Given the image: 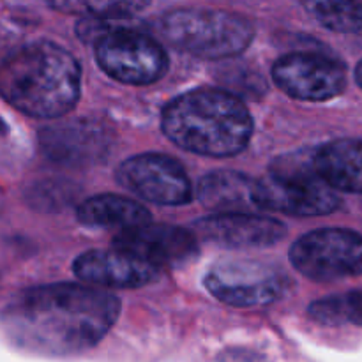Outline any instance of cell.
Segmentation results:
<instances>
[{
  "label": "cell",
  "instance_id": "4fadbf2b",
  "mask_svg": "<svg viewBox=\"0 0 362 362\" xmlns=\"http://www.w3.org/2000/svg\"><path fill=\"white\" fill-rule=\"evenodd\" d=\"M193 230L205 243L223 247H269L286 235L281 221L250 212H218L198 219Z\"/></svg>",
  "mask_w": 362,
  "mask_h": 362
},
{
  "label": "cell",
  "instance_id": "2e32d148",
  "mask_svg": "<svg viewBox=\"0 0 362 362\" xmlns=\"http://www.w3.org/2000/svg\"><path fill=\"white\" fill-rule=\"evenodd\" d=\"M257 180L246 173L212 172L205 175L197 186V197L205 207L216 212H247L255 204Z\"/></svg>",
  "mask_w": 362,
  "mask_h": 362
},
{
  "label": "cell",
  "instance_id": "ac0fdd59",
  "mask_svg": "<svg viewBox=\"0 0 362 362\" xmlns=\"http://www.w3.org/2000/svg\"><path fill=\"white\" fill-rule=\"evenodd\" d=\"M48 4L53 9L83 18L127 20L144 11L151 0H48Z\"/></svg>",
  "mask_w": 362,
  "mask_h": 362
},
{
  "label": "cell",
  "instance_id": "d6986e66",
  "mask_svg": "<svg viewBox=\"0 0 362 362\" xmlns=\"http://www.w3.org/2000/svg\"><path fill=\"white\" fill-rule=\"evenodd\" d=\"M308 313L322 325L352 324L362 327V290L315 300Z\"/></svg>",
  "mask_w": 362,
  "mask_h": 362
},
{
  "label": "cell",
  "instance_id": "44dd1931",
  "mask_svg": "<svg viewBox=\"0 0 362 362\" xmlns=\"http://www.w3.org/2000/svg\"><path fill=\"white\" fill-rule=\"evenodd\" d=\"M73 198V186L67 182H39L27 193V200L39 211H59Z\"/></svg>",
  "mask_w": 362,
  "mask_h": 362
},
{
  "label": "cell",
  "instance_id": "8992f818",
  "mask_svg": "<svg viewBox=\"0 0 362 362\" xmlns=\"http://www.w3.org/2000/svg\"><path fill=\"white\" fill-rule=\"evenodd\" d=\"M276 166L271 175L257 180L255 204L258 209L283 212L297 218H317L332 214L341 200L331 184L317 173L311 156L310 165Z\"/></svg>",
  "mask_w": 362,
  "mask_h": 362
},
{
  "label": "cell",
  "instance_id": "ba28073f",
  "mask_svg": "<svg viewBox=\"0 0 362 362\" xmlns=\"http://www.w3.org/2000/svg\"><path fill=\"white\" fill-rule=\"evenodd\" d=\"M205 288L212 297L233 308H262L281 299L290 281L279 269L260 262L228 260L205 274Z\"/></svg>",
  "mask_w": 362,
  "mask_h": 362
},
{
  "label": "cell",
  "instance_id": "277c9868",
  "mask_svg": "<svg viewBox=\"0 0 362 362\" xmlns=\"http://www.w3.org/2000/svg\"><path fill=\"white\" fill-rule=\"evenodd\" d=\"M129 20L83 18L76 30L81 41L94 42L103 73L120 83L152 85L168 73L170 59L161 42L129 25Z\"/></svg>",
  "mask_w": 362,
  "mask_h": 362
},
{
  "label": "cell",
  "instance_id": "5bb4252c",
  "mask_svg": "<svg viewBox=\"0 0 362 362\" xmlns=\"http://www.w3.org/2000/svg\"><path fill=\"white\" fill-rule=\"evenodd\" d=\"M41 147L49 159L64 165H90L106 154L110 136L98 122L71 120L39 133Z\"/></svg>",
  "mask_w": 362,
  "mask_h": 362
},
{
  "label": "cell",
  "instance_id": "7402d4cb",
  "mask_svg": "<svg viewBox=\"0 0 362 362\" xmlns=\"http://www.w3.org/2000/svg\"><path fill=\"white\" fill-rule=\"evenodd\" d=\"M225 362H257V356L247 352H228L225 354Z\"/></svg>",
  "mask_w": 362,
  "mask_h": 362
},
{
  "label": "cell",
  "instance_id": "3957f363",
  "mask_svg": "<svg viewBox=\"0 0 362 362\" xmlns=\"http://www.w3.org/2000/svg\"><path fill=\"white\" fill-rule=\"evenodd\" d=\"M161 129L184 151L209 158H232L250 144L253 117L232 92L194 88L165 106Z\"/></svg>",
  "mask_w": 362,
  "mask_h": 362
},
{
  "label": "cell",
  "instance_id": "8fae6325",
  "mask_svg": "<svg viewBox=\"0 0 362 362\" xmlns=\"http://www.w3.org/2000/svg\"><path fill=\"white\" fill-rule=\"evenodd\" d=\"M113 247L131 251L161 267H182L198 257L197 235L180 226L147 225L122 230L112 240Z\"/></svg>",
  "mask_w": 362,
  "mask_h": 362
},
{
  "label": "cell",
  "instance_id": "5b68a950",
  "mask_svg": "<svg viewBox=\"0 0 362 362\" xmlns=\"http://www.w3.org/2000/svg\"><path fill=\"white\" fill-rule=\"evenodd\" d=\"M161 35L180 52L219 60L243 53L253 42L251 20L218 9H177L159 21Z\"/></svg>",
  "mask_w": 362,
  "mask_h": 362
},
{
  "label": "cell",
  "instance_id": "9c48e42d",
  "mask_svg": "<svg viewBox=\"0 0 362 362\" xmlns=\"http://www.w3.org/2000/svg\"><path fill=\"white\" fill-rule=\"evenodd\" d=\"M117 180L131 193L158 205H184L193 198V186L177 159L165 154H138L120 163Z\"/></svg>",
  "mask_w": 362,
  "mask_h": 362
},
{
  "label": "cell",
  "instance_id": "603a6c76",
  "mask_svg": "<svg viewBox=\"0 0 362 362\" xmlns=\"http://www.w3.org/2000/svg\"><path fill=\"white\" fill-rule=\"evenodd\" d=\"M356 80H357V83H359V87L362 88V60L357 64V67H356Z\"/></svg>",
  "mask_w": 362,
  "mask_h": 362
},
{
  "label": "cell",
  "instance_id": "7c38bea8",
  "mask_svg": "<svg viewBox=\"0 0 362 362\" xmlns=\"http://www.w3.org/2000/svg\"><path fill=\"white\" fill-rule=\"evenodd\" d=\"M73 272L83 283L103 288H141L156 281L161 269L131 251L113 247L80 255L74 260Z\"/></svg>",
  "mask_w": 362,
  "mask_h": 362
},
{
  "label": "cell",
  "instance_id": "9a60e30c",
  "mask_svg": "<svg viewBox=\"0 0 362 362\" xmlns=\"http://www.w3.org/2000/svg\"><path fill=\"white\" fill-rule=\"evenodd\" d=\"M318 175L336 191L362 194V140L339 138L313 154Z\"/></svg>",
  "mask_w": 362,
  "mask_h": 362
},
{
  "label": "cell",
  "instance_id": "30bf717a",
  "mask_svg": "<svg viewBox=\"0 0 362 362\" xmlns=\"http://www.w3.org/2000/svg\"><path fill=\"white\" fill-rule=\"evenodd\" d=\"M272 80L290 98L322 103L343 94L346 71L338 60L320 53H288L272 66Z\"/></svg>",
  "mask_w": 362,
  "mask_h": 362
},
{
  "label": "cell",
  "instance_id": "7a4b0ae2",
  "mask_svg": "<svg viewBox=\"0 0 362 362\" xmlns=\"http://www.w3.org/2000/svg\"><path fill=\"white\" fill-rule=\"evenodd\" d=\"M0 90L4 99L25 115L59 119L80 99V64L55 42H28L4 60Z\"/></svg>",
  "mask_w": 362,
  "mask_h": 362
},
{
  "label": "cell",
  "instance_id": "52a82bcc",
  "mask_svg": "<svg viewBox=\"0 0 362 362\" xmlns=\"http://www.w3.org/2000/svg\"><path fill=\"white\" fill-rule=\"evenodd\" d=\"M290 264L313 281H341L362 274V235L346 228H320L290 247Z\"/></svg>",
  "mask_w": 362,
  "mask_h": 362
},
{
  "label": "cell",
  "instance_id": "ffe728a7",
  "mask_svg": "<svg viewBox=\"0 0 362 362\" xmlns=\"http://www.w3.org/2000/svg\"><path fill=\"white\" fill-rule=\"evenodd\" d=\"M308 7L329 30L343 34L362 30V0H308Z\"/></svg>",
  "mask_w": 362,
  "mask_h": 362
},
{
  "label": "cell",
  "instance_id": "6da1fadb",
  "mask_svg": "<svg viewBox=\"0 0 362 362\" xmlns=\"http://www.w3.org/2000/svg\"><path fill=\"white\" fill-rule=\"evenodd\" d=\"M120 315V300L78 283L34 286L4 310L7 338L25 352L66 357L94 349Z\"/></svg>",
  "mask_w": 362,
  "mask_h": 362
},
{
  "label": "cell",
  "instance_id": "e0dca14e",
  "mask_svg": "<svg viewBox=\"0 0 362 362\" xmlns=\"http://www.w3.org/2000/svg\"><path fill=\"white\" fill-rule=\"evenodd\" d=\"M76 218L81 225L90 228H117L122 232L151 223V212L131 198L98 194L80 204Z\"/></svg>",
  "mask_w": 362,
  "mask_h": 362
}]
</instances>
